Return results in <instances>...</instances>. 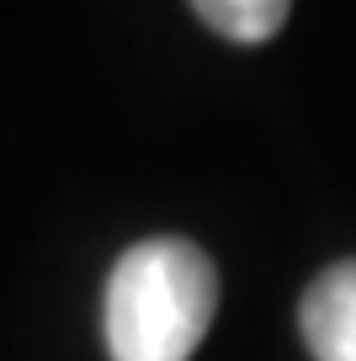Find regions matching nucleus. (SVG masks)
<instances>
[{
	"mask_svg": "<svg viewBox=\"0 0 356 361\" xmlns=\"http://www.w3.org/2000/svg\"><path fill=\"white\" fill-rule=\"evenodd\" d=\"M218 308V271L191 239L155 234L117 255L107 276L112 361H191Z\"/></svg>",
	"mask_w": 356,
	"mask_h": 361,
	"instance_id": "obj_1",
	"label": "nucleus"
},
{
	"mask_svg": "<svg viewBox=\"0 0 356 361\" xmlns=\"http://www.w3.org/2000/svg\"><path fill=\"white\" fill-rule=\"evenodd\" d=\"M298 329L314 361H356V260H340L309 282Z\"/></svg>",
	"mask_w": 356,
	"mask_h": 361,
	"instance_id": "obj_2",
	"label": "nucleus"
},
{
	"mask_svg": "<svg viewBox=\"0 0 356 361\" xmlns=\"http://www.w3.org/2000/svg\"><path fill=\"white\" fill-rule=\"evenodd\" d=\"M191 11H197V22H208L218 37H234V43H266L287 22L282 0H202Z\"/></svg>",
	"mask_w": 356,
	"mask_h": 361,
	"instance_id": "obj_3",
	"label": "nucleus"
}]
</instances>
